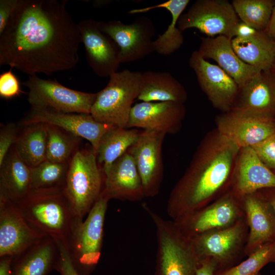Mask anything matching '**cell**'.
<instances>
[{
	"label": "cell",
	"mask_w": 275,
	"mask_h": 275,
	"mask_svg": "<svg viewBox=\"0 0 275 275\" xmlns=\"http://www.w3.org/2000/svg\"><path fill=\"white\" fill-rule=\"evenodd\" d=\"M65 0H19L0 34V65L29 76L70 70L78 63V23Z\"/></svg>",
	"instance_id": "1"
},
{
	"label": "cell",
	"mask_w": 275,
	"mask_h": 275,
	"mask_svg": "<svg viewBox=\"0 0 275 275\" xmlns=\"http://www.w3.org/2000/svg\"><path fill=\"white\" fill-rule=\"evenodd\" d=\"M239 151L217 131L202 142L170 194L167 210L171 220L184 217L232 190Z\"/></svg>",
	"instance_id": "2"
},
{
	"label": "cell",
	"mask_w": 275,
	"mask_h": 275,
	"mask_svg": "<svg viewBox=\"0 0 275 275\" xmlns=\"http://www.w3.org/2000/svg\"><path fill=\"white\" fill-rule=\"evenodd\" d=\"M34 229L67 246L79 221L75 216L63 188L32 189L15 203Z\"/></svg>",
	"instance_id": "3"
},
{
	"label": "cell",
	"mask_w": 275,
	"mask_h": 275,
	"mask_svg": "<svg viewBox=\"0 0 275 275\" xmlns=\"http://www.w3.org/2000/svg\"><path fill=\"white\" fill-rule=\"evenodd\" d=\"M156 230L155 275H195L200 261L191 240L172 220H167L144 205Z\"/></svg>",
	"instance_id": "4"
},
{
	"label": "cell",
	"mask_w": 275,
	"mask_h": 275,
	"mask_svg": "<svg viewBox=\"0 0 275 275\" xmlns=\"http://www.w3.org/2000/svg\"><path fill=\"white\" fill-rule=\"evenodd\" d=\"M142 72L124 69L109 77L107 85L97 93L90 114L97 122L126 128L133 103L137 99Z\"/></svg>",
	"instance_id": "5"
},
{
	"label": "cell",
	"mask_w": 275,
	"mask_h": 275,
	"mask_svg": "<svg viewBox=\"0 0 275 275\" xmlns=\"http://www.w3.org/2000/svg\"><path fill=\"white\" fill-rule=\"evenodd\" d=\"M104 180V174L99 167L93 149H79L70 161L63 187L79 220L83 221L100 197Z\"/></svg>",
	"instance_id": "6"
},
{
	"label": "cell",
	"mask_w": 275,
	"mask_h": 275,
	"mask_svg": "<svg viewBox=\"0 0 275 275\" xmlns=\"http://www.w3.org/2000/svg\"><path fill=\"white\" fill-rule=\"evenodd\" d=\"M108 201L100 196L86 219L77 223L68 242L72 261L81 275H90L100 259Z\"/></svg>",
	"instance_id": "7"
},
{
	"label": "cell",
	"mask_w": 275,
	"mask_h": 275,
	"mask_svg": "<svg viewBox=\"0 0 275 275\" xmlns=\"http://www.w3.org/2000/svg\"><path fill=\"white\" fill-rule=\"evenodd\" d=\"M249 233L244 217L229 227L190 240L199 260L209 259L213 261L217 266V272L238 264L246 256L245 250Z\"/></svg>",
	"instance_id": "8"
},
{
	"label": "cell",
	"mask_w": 275,
	"mask_h": 275,
	"mask_svg": "<svg viewBox=\"0 0 275 275\" xmlns=\"http://www.w3.org/2000/svg\"><path fill=\"white\" fill-rule=\"evenodd\" d=\"M23 85L28 88V101L33 108L90 114L97 93H87L66 87L55 80L29 76Z\"/></svg>",
	"instance_id": "9"
},
{
	"label": "cell",
	"mask_w": 275,
	"mask_h": 275,
	"mask_svg": "<svg viewBox=\"0 0 275 275\" xmlns=\"http://www.w3.org/2000/svg\"><path fill=\"white\" fill-rule=\"evenodd\" d=\"M245 217L239 200L232 190L207 206L176 221L189 239L229 227Z\"/></svg>",
	"instance_id": "10"
},
{
	"label": "cell",
	"mask_w": 275,
	"mask_h": 275,
	"mask_svg": "<svg viewBox=\"0 0 275 275\" xmlns=\"http://www.w3.org/2000/svg\"><path fill=\"white\" fill-rule=\"evenodd\" d=\"M240 21L228 1L198 0L182 14L177 25L182 32L195 28L209 37L224 35L231 39L232 31Z\"/></svg>",
	"instance_id": "11"
},
{
	"label": "cell",
	"mask_w": 275,
	"mask_h": 275,
	"mask_svg": "<svg viewBox=\"0 0 275 275\" xmlns=\"http://www.w3.org/2000/svg\"><path fill=\"white\" fill-rule=\"evenodd\" d=\"M99 25L119 47L121 64L142 59L155 51L152 38L155 28L148 17L140 16L129 24L111 20L99 21Z\"/></svg>",
	"instance_id": "12"
},
{
	"label": "cell",
	"mask_w": 275,
	"mask_h": 275,
	"mask_svg": "<svg viewBox=\"0 0 275 275\" xmlns=\"http://www.w3.org/2000/svg\"><path fill=\"white\" fill-rule=\"evenodd\" d=\"M217 131L240 149L252 147L275 133V118L231 109L218 116Z\"/></svg>",
	"instance_id": "13"
},
{
	"label": "cell",
	"mask_w": 275,
	"mask_h": 275,
	"mask_svg": "<svg viewBox=\"0 0 275 275\" xmlns=\"http://www.w3.org/2000/svg\"><path fill=\"white\" fill-rule=\"evenodd\" d=\"M166 134L142 130L135 143L128 149L141 176L146 197L156 196L163 176L162 147Z\"/></svg>",
	"instance_id": "14"
},
{
	"label": "cell",
	"mask_w": 275,
	"mask_h": 275,
	"mask_svg": "<svg viewBox=\"0 0 275 275\" xmlns=\"http://www.w3.org/2000/svg\"><path fill=\"white\" fill-rule=\"evenodd\" d=\"M189 65L213 106L224 113L230 111L239 89L235 80L219 66L203 58L198 50L192 52Z\"/></svg>",
	"instance_id": "15"
},
{
	"label": "cell",
	"mask_w": 275,
	"mask_h": 275,
	"mask_svg": "<svg viewBox=\"0 0 275 275\" xmlns=\"http://www.w3.org/2000/svg\"><path fill=\"white\" fill-rule=\"evenodd\" d=\"M45 236L30 225L15 203L0 196V257L14 258Z\"/></svg>",
	"instance_id": "16"
},
{
	"label": "cell",
	"mask_w": 275,
	"mask_h": 275,
	"mask_svg": "<svg viewBox=\"0 0 275 275\" xmlns=\"http://www.w3.org/2000/svg\"><path fill=\"white\" fill-rule=\"evenodd\" d=\"M77 23L86 60L93 71L100 77H109L117 72L121 64L119 47L101 31L99 21L86 19Z\"/></svg>",
	"instance_id": "17"
},
{
	"label": "cell",
	"mask_w": 275,
	"mask_h": 275,
	"mask_svg": "<svg viewBox=\"0 0 275 275\" xmlns=\"http://www.w3.org/2000/svg\"><path fill=\"white\" fill-rule=\"evenodd\" d=\"M37 123L53 125L85 139L90 142L95 153L102 136L113 127L96 121L91 114L31 107L21 124L24 126Z\"/></svg>",
	"instance_id": "18"
},
{
	"label": "cell",
	"mask_w": 275,
	"mask_h": 275,
	"mask_svg": "<svg viewBox=\"0 0 275 275\" xmlns=\"http://www.w3.org/2000/svg\"><path fill=\"white\" fill-rule=\"evenodd\" d=\"M185 114L183 103L141 101L133 105L126 128L174 134L180 129Z\"/></svg>",
	"instance_id": "19"
},
{
	"label": "cell",
	"mask_w": 275,
	"mask_h": 275,
	"mask_svg": "<svg viewBox=\"0 0 275 275\" xmlns=\"http://www.w3.org/2000/svg\"><path fill=\"white\" fill-rule=\"evenodd\" d=\"M239 200L249 229L245 250L248 257L261 246L275 243V211L259 191Z\"/></svg>",
	"instance_id": "20"
},
{
	"label": "cell",
	"mask_w": 275,
	"mask_h": 275,
	"mask_svg": "<svg viewBox=\"0 0 275 275\" xmlns=\"http://www.w3.org/2000/svg\"><path fill=\"white\" fill-rule=\"evenodd\" d=\"M108 201L138 202L145 198L141 176L128 150L112 165L104 175L100 195Z\"/></svg>",
	"instance_id": "21"
},
{
	"label": "cell",
	"mask_w": 275,
	"mask_h": 275,
	"mask_svg": "<svg viewBox=\"0 0 275 275\" xmlns=\"http://www.w3.org/2000/svg\"><path fill=\"white\" fill-rule=\"evenodd\" d=\"M275 188V173L259 159L251 147L240 149L232 190L239 200L264 188Z\"/></svg>",
	"instance_id": "22"
},
{
	"label": "cell",
	"mask_w": 275,
	"mask_h": 275,
	"mask_svg": "<svg viewBox=\"0 0 275 275\" xmlns=\"http://www.w3.org/2000/svg\"><path fill=\"white\" fill-rule=\"evenodd\" d=\"M198 51L204 59L215 61L235 80L239 88L262 71L241 60L233 49L232 39L224 35L201 37Z\"/></svg>",
	"instance_id": "23"
},
{
	"label": "cell",
	"mask_w": 275,
	"mask_h": 275,
	"mask_svg": "<svg viewBox=\"0 0 275 275\" xmlns=\"http://www.w3.org/2000/svg\"><path fill=\"white\" fill-rule=\"evenodd\" d=\"M233 108L275 118V73L261 71L239 88Z\"/></svg>",
	"instance_id": "24"
},
{
	"label": "cell",
	"mask_w": 275,
	"mask_h": 275,
	"mask_svg": "<svg viewBox=\"0 0 275 275\" xmlns=\"http://www.w3.org/2000/svg\"><path fill=\"white\" fill-rule=\"evenodd\" d=\"M32 190L31 168L20 158L14 145L0 165V196L17 203Z\"/></svg>",
	"instance_id": "25"
},
{
	"label": "cell",
	"mask_w": 275,
	"mask_h": 275,
	"mask_svg": "<svg viewBox=\"0 0 275 275\" xmlns=\"http://www.w3.org/2000/svg\"><path fill=\"white\" fill-rule=\"evenodd\" d=\"M59 253L57 241L46 236L13 258V275H47L54 267Z\"/></svg>",
	"instance_id": "26"
},
{
	"label": "cell",
	"mask_w": 275,
	"mask_h": 275,
	"mask_svg": "<svg viewBox=\"0 0 275 275\" xmlns=\"http://www.w3.org/2000/svg\"><path fill=\"white\" fill-rule=\"evenodd\" d=\"M187 98L184 87L170 72H142L138 100L143 102L172 101L184 103Z\"/></svg>",
	"instance_id": "27"
},
{
	"label": "cell",
	"mask_w": 275,
	"mask_h": 275,
	"mask_svg": "<svg viewBox=\"0 0 275 275\" xmlns=\"http://www.w3.org/2000/svg\"><path fill=\"white\" fill-rule=\"evenodd\" d=\"M189 2V0H169L154 6L132 9L128 13H144L158 8L165 9L171 13V22L165 32L153 41L155 52L159 54L169 56L179 49L183 43V36L182 32L178 28L177 23Z\"/></svg>",
	"instance_id": "28"
},
{
	"label": "cell",
	"mask_w": 275,
	"mask_h": 275,
	"mask_svg": "<svg viewBox=\"0 0 275 275\" xmlns=\"http://www.w3.org/2000/svg\"><path fill=\"white\" fill-rule=\"evenodd\" d=\"M141 130L112 127L102 136L96 152L99 167L104 175L112 165L132 146Z\"/></svg>",
	"instance_id": "29"
},
{
	"label": "cell",
	"mask_w": 275,
	"mask_h": 275,
	"mask_svg": "<svg viewBox=\"0 0 275 275\" xmlns=\"http://www.w3.org/2000/svg\"><path fill=\"white\" fill-rule=\"evenodd\" d=\"M234 50L246 64L261 71L271 69L275 56V41L264 31H258L250 39H232Z\"/></svg>",
	"instance_id": "30"
},
{
	"label": "cell",
	"mask_w": 275,
	"mask_h": 275,
	"mask_svg": "<svg viewBox=\"0 0 275 275\" xmlns=\"http://www.w3.org/2000/svg\"><path fill=\"white\" fill-rule=\"evenodd\" d=\"M23 126L14 146L22 160L33 168L46 159L48 125L37 123Z\"/></svg>",
	"instance_id": "31"
},
{
	"label": "cell",
	"mask_w": 275,
	"mask_h": 275,
	"mask_svg": "<svg viewBox=\"0 0 275 275\" xmlns=\"http://www.w3.org/2000/svg\"><path fill=\"white\" fill-rule=\"evenodd\" d=\"M46 159L57 163H68L79 149L81 138L58 127L47 125Z\"/></svg>",
	"instance_id": "32"
},
{
	"label": "cell",
	"mask_w": 275,
	"mask_h": 275,
	"mask_svg": "<svg viewBox=\"0 0 275 275\" xmlns=\"http://www.w3.org/2000/svg\"><path fill=\"white\" fill-rule=\"evenodd\" d=\"M231 3L240 21L257 31H264L275 1L233 0Z\"/></svg>",
	"instance_id": "33"
},
{
	"label": "cell",
	"mask_w": 275,
	"mask_h": 275,
	"mask_svg": "<svg viewBox=\"0 0 275 275\" xmlns=\"http://www.w3.org/2000/svg\"><path fill=\"white\" fill-rule=\"evenodd\" d=\"M69 162L57 163L45 160L31 168L32 189L63 188Z\"/></svg>",
	"instance_id": "34"
},
{
	"label": "cell",
	"mask_w": 275,
	"mask_h": 275,
	"mask_svg": "<svg viewBox=\"0 0 275 275\" xmlns=\"http://www.w3.org/2000/svg\"><path fill=\"white\" fill-rule=\"evenodd\" d=\"M274 243L265 244L231 267L217 271L215 275H258L260 270L271 262Z\"/></svg>",
	"instance_id": "35"
},
{
	"label": "cell",
	"mask_w": 275,
	"mask_h": 275,
	"mask_svg": "<svg viewBox=\"0 0 275 275\" xmlns=\"http://www.w3.org/2000/svg\"><path fill=\"white\" fill-rule=\"evenodd\" d=\"M251 147L266 167L275 171V133Z\"/></svg>",
	"instance_id": "36"
},
{
	"label": "cell",
	"mask_w": 275,
	"mask_h": 275,
	"mask_svg": "<svg viewBox=\"0 0 275 275\" xmlns=\"http://www.w3.org/2000/svg\"><path fill=\"white\" fill-rule=\"evenodd\" d=\"M12 69L0 75V96L6 99L13 98L23 93L19 80Z\"/></svg>",
	"instance_id": "37"
},
{
	"label": "cell",
	"mask_w": 275,
	"mask_h": 275,
	"mask_svg": "<svg viewBox=\"0 0 275 275\" xmlns=\"http://www.w3.org/2000/svg\"><path fill=\"white\" fill-rule=\"evenodd\" d=\"M18 129L14 123L3 126L0 130V165H1L11 148L18 137Z\"/></svg>",
	"instance_id": "38"
},
{
	"label": "cell",
	"mask_w": 275,
	"mask_h": 275,
	"mask_svg": "<svg viewBox=\"0 0 275 275\" xmlns=\"http://www.w3.org/2000/svg\"><path fill=\"white\" fill-rule=\"evenodd\" d=\"M56 241L59 253L54 269L60 275H81L73 265L67 246L63 242Z\"/></svg>",
	"instance_id": "39"
},
{
	"label": "cell",
	"mask_w": 275,
	"mask_h": 275,
	"mask_svg": "<svg viewBox=\"0 0 275 275\" xmlns=\"http://www.w3.org/2000/svg\"><path fill=\"white\" fill-rule=\"evenodd\" d=\"M19 0L0 1V34H2L14 12Z\"/></svg>",
	"instance_id": "40"
},
{
	"label": "cell",
	"mask_w": 275,
	"mask_h": 275,
	"mask_svg": "<svg viewBox=\"0 0 275 275\" xmlns=\"http://www.w3.org/2000/svg\"><path fill=\"white\" fill-rule=\"evenodd\" d=\"M259 31L240 21L234 27L231 35L232 39L237 38L240 39L246 40L254 36Z\"/></svg>",
	"instance_id": "41"
},
{
	"label": "cell",
	"mask_w": 275,
	"mask_h": 275,
	"mask_svg": "<svg viewBox=\"0 0 275 275\" xmlns=\"http://www.w3.org/2000/svg\"><path fill=\"white\" fill-rule=\"evenodd\" d=\"M217 270L216 263L209 259L200 260L195 275H215Z\"/></svg>",
	"instance_id": "42"
},
{
	"label": "cell",
	"mask_w": 275,
	"mask_h": 275,
	"mask_svg": "<svg viewBox=\"0 0 275 275\" xmlns=\"http://www.w3.org/2000/svg\"><path fill=\"white\" fill-rule=\"evenodd\" d=\"M13 258L9 256L0 257V275H13Z\"/></svg>",
	"instance_id": "43"
},
{
	"label": "cell",
	"mask_w": 275,
	"mask_h": 275,
	"mask_svg": "<svg viewBox=\"0 0 275 275\" xmlns=\"http://www.w3.org/2000/svg\"><path fill=\"white\" fill-rule=\"evenodd\" d=\"M264 32L271 39L275 41V5L273 7L268 24Z\"/></svg>",
	"instance_id": "44"
},
{
	"label": "cell",
	"mask_w": 275,
	"mask_h": 275,
	"mask_svg": "<svg viewBox=\"0 0 275 275\" xmlns=\"http://www.w3.org/2000/svg\"><path fill=\"white\" fill-rule=\"evenodd\" d=\"M266 198L268 200L275 211V194H272ZM271 262H275V243Z\"/></svg>",
	"instance_id": "45"
},
{
	"label": "cell",
	"mask_w": 275,
	"mask_h": 275,
	"mask_svg": "<svg viewBox=\"0 0 275 275\" xmlns=\"http://www.w3.org/2000/svg\"><path fill=\"white\" fill-rule=\"evenodd\" d=\"M271 70L275 73V56Z\"/></svg>",
	"instance_id": "46"
},
{
	"label": "cell",
	"mask_w": 275,
	"mask_h": 275,
	"mask_svg": "<svg viewBox=\"0 0 275 275\" xmlns=\"http://www.w3.org/2000/svg\"><path fill=\"white\" fill-rule=\"evenodd\" d=\"M258 275H260V274H259Z\"/></svg>",
	"instance_id": "47"
}]
</instances>
